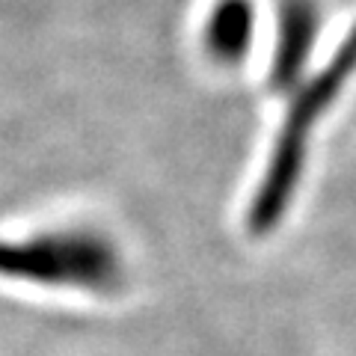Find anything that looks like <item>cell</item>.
I'll use <instances>...</instances> for the list:
<instances>
[{
    "label": "cell",
    "mask_w": 356,
    "mask_h": 356,
    "mask_svg": "<svg viewBox=\"0 0 356 356\" xmlns=\"http://www.w3.org/2000/svg\"><path fill=\"white\" fill-rule=\"evenodd\" d=\"M353 72H356V27L341 39L330 63L288 104L285 122L280 134H276L270 161H267V172L250 202L247 220L252 235H267L273 226H280V220L285 217V211L297 193L300 175H303L312 131H315L318 119L330 110V104L339 98Z\"/></svg>",
    "instance_id": "cell-1"
},
{
    "label": "cell",
    "mask_w": 356,
    "mask_h": 356,
    "mask_svg": "<svg viewBox=\"0 0 356 356\" xmlns=\"http://www.w3.org/2000/svg\"><path fill=\"white\" fill-rule=\"evenodd\" d=\"M0 273L9 280L72 285L110 294L122 285V261L104 235L69 229L36 235L33 241H0Z\"/></svg>",
    "instance_id": "cell-2"
},
{
    "label": "cell",
    "mask_w": 356,
    "mask_h": 356,
    "mask_svg": "<svg viewBox=\"0 0 356 356\" xmlns=\"http://www.w3.org/2000/svg\"><path fill=\"white\" fill-rule=\"evenodd\" d=\"M321 30V13L315 0H280L276 6V44L270 63V86L291 89L312 57Z\"/></svg>",
    "instance_id": "cell-3"
},
{
    "label": "cell",
    "mask_w": 356,
    "mask_h": 356,
    "mask_svg": "<svg viewBox=\"0 0 356 356\" xmlns=\"http://www.w3.org/2000/svg\"><path fill=\"white\" fill-rule=\"evenodd\" d=\"M255 33L252 0H217L202 27V44L211 60L235 65L250 54Z\"/></svg>",
    "instance_id": "cell-4"
}]
</instances>
